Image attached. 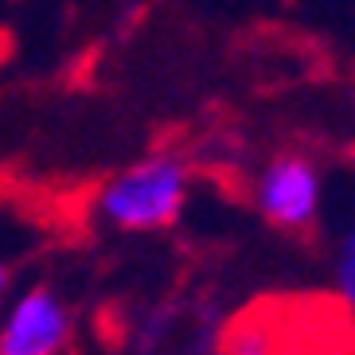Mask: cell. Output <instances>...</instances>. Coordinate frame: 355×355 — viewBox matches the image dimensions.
I'll list each match as a JSON object with an SVG mask.
<instances>
[{"instance_id":"277c9868","label":"cell","mask_w":355,"mask_h":355,"mask_svg":"<svg viewBox=\"0 0 355 355\" xmlns=\"http://www.w3.org/2000/svg\"><path fill=\"white\" fill-rule=\"evenodd\" d=\"M74 316L63 297L35 285L8 309L0 324V355H59L71 344Z\"/></svg>"},{"instance_id":"8992f818","label":"cell","mask_w":355,"mask_h":355,"mask_svg":"<svg viewBox=\"0 0 355 355\" xmlns=\"http://www.w3.org/2000/svg\"><path fill=\"white\" fill-rule=\"evenodd\" d=\"M8 282H12V273L0 266V301H4V293H8Z\"/></svg>"},{"instance_id":"5b68a950","label":"cell","mask_w":355,"mask_h":355,"mask_svg":"<svg viewBox=\"0 0 355 355\" xmlns=\"http://www.w3.org/2000/svg\"><path fill=\"white\" fill-rule=\"evenodd\" d=\"M332 277H336V301L344 304L347 313H355V223L347 227L344 239H340Z\"/></svg>"},{"instance_id":"6da1fadb","label":"cell","mask_w":355,"mask_h":355,"mask_svg":"<svg viewBox=\"0 0 355 355\" xmlns=\"http://www.w3.org/2000/svg\"><path fill=\"white\" fill-rule=\"evenodd\" d=\"M355 320L340 301H258L227 316L215 355H344Z\"/></svg>"},{"instance_id":"7a4b0ae2","label":"cell","mask_w":355,"mask_h":355,"mask_svg":"<svg viewBox=\"0 0 355 355\" xmlns=\"http://www.w3.org/2000/svg\"><path fill=\"white\" fill-rule=\"evenodd\" d=\"M191 168L176 153H153L121 168L94 191V215L125 234H153L180 219L188 203Z\"/></svg>"},{"instance_id":"3957f363","label":"cell","mask_w":355,"mask_h":355,"mask_svg":"<svg viewBox=\"0 0 355 355\" xmlns=\"http://www.w3.org/2000/svg\"><path fill=\"white\" fill-rule=\"evenodd\" d=\"M320 196H324L320 168L309 157H301V153L273 157L254 180V207H258V215L270 219L273 227L289 230V234L313 230L316 215H320Z\"/></svg>"}]
</instances>
